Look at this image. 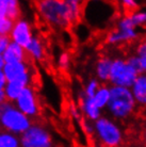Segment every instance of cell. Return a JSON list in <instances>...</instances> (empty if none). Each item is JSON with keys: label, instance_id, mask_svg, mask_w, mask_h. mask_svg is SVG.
<instances>
[{"label": "cell", "instance_id": "obj_10", "mask_svg": "<svg viewBox=\"0 0 146 147\" xmlns=\"http://www.w3.org/2000/svg\"><path fill=\"white\" fill-rule=\"evenodd\" d=\"M34 35L35 34L33 33V27L30 20L20 17L14 22V25L12 27L9 37H10L11 42L19 45L20 47L26 48Z\"/></svg>", "mask_w": 146, "mask_h": 147}, {"label": "cell", "instance_id": "obj_13", "mask_svg": "<svg viewBox=\"0 0 146 147\" xmlns=\"http://www.w3.org/2000/svg\"><path fill=\"white\" fill-rule=\"evenodd\" d=\"M130 90L137 105L146 107V74H140Z\"/></svg>", "mask_w": 146, "mask_h": 147}, {"label": "cell", "instance_id": "obj_24", "mask_svg": "<svg viewBox=\"0 0 146 147\" xmlns=\"http://www.w3.org/2000/svg\"><path fill=\"white\" fill-rule=\"evenodd\" d=\"M137 57H143L146 55V40H143L138 46H137V50H135V55Z\"/></svg>", "mask_w": 146, "mask_h": 147}, {"label": "cell", "instance_id": "obj_19", "mask_svg": "<svg viewBox=\"0 0 146 147\" xmlns=\"http://www.w3.org/2000/svg\"><path fill=\"white\" fill-rule=\"evenodd\" d=\"M0 147H20L19 136L0 129Z\"/></svg>", "mask_w": 146, "mask_h": 147}, {"label": "cell", "instance_id": "obj_5", "mask_svg": "<svg viewBox=\"0 0 146 147\" xmlns=\"http://www.w3.org/2000/svg\"><path fill=\"white\" fill-rule=\"evenodd\" d=\"M139 73L131 66L127 60L115 59L112 60L109 82L111 86H122L130 88Z\"/></svg>", "mask_w": 146, "mask_h": 147}, {"label": "cell", "instance_id": "obj_16", "mask_svg": "<svg viewBox=\"0 0 146 147\" xmlns=\"http://www.w3.org/2000/svg\"><path fill=\"white\" fill-rule=\"evenodd\" d=\"M111 65H112V60L108 57H101L96 63L95 69L97 78H98V80L102 81L103 83L109 81Z\"/></svg>", "mask_w": 146, "mask_h": 147}, {"label": "cell", "instance_id": "obj_3", "mask_svg": "<svg viewBox=\"0 0 146 147\" xmlns=\"http://www.w3.org/2000/svg\"><path fill=\"white\" fill-rule=\"evenodd\" d=\"M33 121L22 114L13 102L4 101L0 106V129L20 136Z\"/></svg>", "mask_w": 146, "mask_h": 147}, {"label": "cell", "instance_id": "obj_6", "mask_svg": "<svg viewBox=\"0 0 146 147\" xmlns=\"http://www.w3.org/2000/svg\"><path fill=\"white\" fill-rule=\"evenodd\" d=\"M20 147H52V136L44 125L32 123V125L19 136Z\"/></svg>", "mask_w": 146, "mask_h": 147}, {"label": "cell", "instance_id": "obj_14", "mask_svg": "<svg viewBox=\"0 0 146 147\" xmlns=\"http://www.w3.org/2000/svg\"><path fill=\"white\" fill-rule=\"evenodd\" d=\"M0 13L15 22L22 17V7L17 0H0Z\"/></svg>", "mask_w": 146, "mask_h": 147}, {"label": "cell", "instance_id": "obj_7", "mask_svg": "<svg viewBox=\"0 0 146 147\" xmlns=\"http://www.w3.org/2000/svg\"><path fill=\"white\" fill-rule=\"evenodd\" d=\"M2 73L7 82H19L26 86L32 85L34 70L30 61L4 64Z\"/></svg>", "mask_w": 146, "mask_h": 147}, {"label": "cell", "instance_id": "obj_33", "mask_svg": "<svg viewBox=\"0 0 146 147\" xmlns=\"http://www.w3.org/2000/svg\"><path fill=\"white\" fill-rule=\"evenodd\" d=\"M145 28H146V25H145Z\"/></svg>", "mask_w": 146, "mask_h": 147}, {"label": "cell", "instance_id": "obj_25", "mask_svg": "<svg viewBox=\"0 0 146 147\" xmlns=\"http://www.w3.org/2000/svg\"><path fill=\"white\" fill-rule=\"evenodd\" d=\"M10 37L9 36H3V35H0V57L3 55L5 48L7 47V45L10 44Z\"/></svg>", "mask_w": 146, "mask_h": 147}, {"label": "cell", "instance_id": "obj_9", "mask_svg": "<svg viewBox=\"0 0 146 147\" xmlns=\"http://www.w3.org/2000/svg\"><path fill=\"white\" fill-rule=\"evenodd\" d=\"M137 36H138L137 28L132 25L129 17L125 16L118 20L116 29L112 31L111 33H109V35L107 37V42L109 44L116 45L135 40Z\"/></svg>", "mask_w": 146, "mask_h": 147}, {"label": "cell", "instance_id": "obj_2", "mask_svg": "<svg viewBox=\"0 0 146 147\" xmlns=\"http://www.w3.org/2000/svg\"><path fill=\"white\" fill-rule=\"evenodd\" d=\"M110 98L107 105L109 113L116 119H126L131 116L137 108L131 90L122 86H110Z\"/></svg>", "mask_w": 146, "mask_h": 147}, {"label": "cell", "instance_id": "obj_23", "mask_svg": "<svg viewBox=\"0 0 146 147\" xmlns=\"http://www.w3.org/2000/svg\"><path fill=\"white\" fill-rule=\"evenodd\" d=\"M70 57L67 52H62L59 55L58 59V66L60 69L62 70H67L70 67Z\"/></svg>", "mask_w": 146, "mask_h": 147}, {"label": "cell", "instance_id": "obj_21", "mask_svg": "<svg viewBox=\"0 0 146 147\" xmlns=\"http://www.w3.org/2000/svg\"><path fill=\"white\" fill-rule=\"evenodd\" d=\"M129 19L131 20L132 25L138 28L140 26L146 25V11L144 12H133L132 14L128 15Z\"/></svg>", "mask_w": 146, "mask_h": 147}, {"label": "cell", "instance_id": "obj_29", "mask_svg": "<svg viewBox=\"0 0 146 147\" xmlns=\"http://www.w3.org/2000/svg\"><path fill=\"white\" fill-rule=\"evenodd\" d=\"M5 101V98H4V94L3 91H0V106Z\"/></svg>", "mask_w": 146, "mask_h": 147}, {"label": "cell", "instance_id": "obj_26", "mask_svg": "<svg viewBox=\"0 0 146 147\" xmlns=\"http://www.w3.org/2000/svg\"><path fill=\"white\" fill-rule=\"evenodd\" d=\"M123 4H124V7L126 9H128L132 13L135 12V10L138 9V3H137V1H135V0H124Z\"/></svg>", "mask_w": 146, "mask_h": 147}, {"label": "cell", "instance_id": "obj_32", "mask_svg": "<svg viewBox=\"0 0 146 147\" xmlns=\"http://www.w3.org/2000/svg\"><path fill=\"white\" fill-rule=\"evenodd\" d=\"M97 147H103V146H101V145H100V146H97Z\"/></svg>", "mask_w": 146, "mask_h": 147}, {"label": "cell", "instance_id": "obj_11", "mask_svg": "<svg viewBox=\"0 0 146 147\" xmlns=\"http://www.w3.org/2000/svg\"><path fill=\"white\" fill-rule=\"evenodd\" d=\"M28 60L34 62H43L46 58V49L44 43L37 35H34L28 46L25 48Z\"/></svg>", "mask_w": 146, "mask_h": 147}, {"label": "cell", "instance_id": "obj_8", "mask_svg": "<svg viewBox=\"0 0 146 147\" xmlns=\"http://www.w3.org/2000/svg\"><path fill=\"white\" fill-rule=\"evenodd\" d=\"M13 103L22 114H25L27 117L32 121L41 113L40 98L32 85L26 86Z\"/></svg>", "mask_w": 146, "mask_h": 147}, {"label": "cell", "instance_id": "obj_18", "mask_svg": "<svg viewBox=\"0 0 146 147\" xmlns=\"http://www.w3.org/2000/svg\"><path fill=\"white\" fill-rule=\"evenodd\" d=\"M109 98H110L109 86H107V85H100L99 88L97 90V92L95 93V95L92 97V100H93V102L95 105V107L101 111L103 108L107 107Z\"/></svg>", "mask_w": 146, "mask_h": 147}, {"label": "cell", "instance_id": "obj_20", "mask_svg": "<svg viewBox=\"0 0 146 147\" xmlns=\"http://www.w3.org/2000/svg\"><path fill=\"white\" fill-rule=\"evenodd\" d=\"M14 25V22L7 17L5 15L0 13V35L3 36H9L11 32L12 27Z\"/></svg>", "mask_w": 146, "mask_h": 147}, {"label": "cell", "instance_id": "obj_27", "mask_svg": "<svg viewBox=\"0 0 146 147\" xmlns=\"http://www.w3.org/2000/svg\"><path fill=\"white\" fill-rule=\"evenodd\" d=\"M140 61V67H141V74H146V55L138 57Z\"/></svg>", "mask_w": 146, "mask_h": 147}, {"label": "cell", "instance_id": "obj_30", "mask_svg": "<svg viewBox=\"0 0 146 147\" xmlns=\"http://www.w3.org/2000/svg\"><path fill=\"white\" fill-rule=\"evenodd\" d=\"M4 61H3V59H2V55L0 57V70H2V68H3V66H4Z\"/></svg>", "mask_w": 146, "mask_h": 147}, {"label": "cell", "instance_id": "obj_31", "mask_svg": "<svg viewBox=\"0 0 146 147\" xmlns=\"http://www.w3.org/2000/svg\"><path fill=\"white\" fill-rule=\"evenodd\" d=\"M143 141H144V144L146 146V127L144 128V132H143Z\"/></svg>", "mask_w": 146, "mask_h": 147}, {"label": "cell", "instance_id": "obj_4", "mask_svg": "<svg viewBox=\"0 0 146 147\" xmlns=\"http://www.w3.org/2000/svg\"><path fill=\"white\" fill-rule=\"evenodd\" d=\"M94 132L98 136L103 147H117L123 141V132L121 128L112 119L100 117L95 121Z\"/></svg>", "mask_w": 146, "mask_h": 147}, {"label": "cell", "instance_id": "obj_15", "mask_svg": "<svg viewBox=\"0 0 146 147\" xmlns=\"http://www.w3.org/2000/svg\"><path fill=\"white\" fill-rule=\"evenodd\" d=\"M80 107L82 112L90 121H96L100 117V110L95 107L92 98L84 97L82 94L80 95Z\"/></svg>", "mask_w": 146, "mask_h": 147}, {"label": "cell", "instance_id": "obj_17", "mask_svg": "<svg viewBox=\"0 0 146 147\" xmlns=\"http://www.w3.org/2000/svg\"><path fill=\"white\" fill-rule=\"evenodd\" d=\"M25 88L26 85H24L22 83H19V82H7L3 88L5 101L14 102Z\"/></svg>", "mask_w": 146, "mask_h": 147}, {"label": "cell", "instance_id": "obj_28", "mask_svg": "<svg viewBox=\"0 0 146 147\" xmlns=\"http://www.w3.org/2000/svg\"><path fill=\"white\" fill-rule=\"evenodd\" d=\"M7 83V80L4 78V75L2 73V70H0V91H3L4 85Z\"/></svg>", "mask_w": 146, "mask_h": 147}, {"label": "cell", "instance_id": "obj_22", "mask_svg": "<svg viewBox=\"0 0 146 147\" xmlns=\"http://www.w3.org/2000/svg\"><path fill=\"white\" fill-rule=\"evenodd\" d=\"M100 84L97 79H92V80L89 81V83L87 84L85 88H84L82 95L84 97H88V98H92L93 96L95 95V93L97 92V90L99 88Z\"/></svg>", "mask_w": 146, "mask_h": 147}, {"label": "cell", "instance_id": "obj_1", "mask_svg": "<svg viewBox=\"0 0 146 147\" xmlns=\"http://www.w3.org/2000/svg\"><path fill=\"white\" fill-rule=\"evenodd\" d=\"M37 15L53 28H67L77 22L82 14V3L78 0H41L35 2Z\"/></svg>", "mask_w": 146, "mask_h": 147}, {"label": "cell", "instance_id": "obj_12", "mask_svg": "<svg viewBox=\"0 0 146 147\" xmlns=\"http://www.w3.org/2000/svg\"><path fill=\"white\" fill-rule=\"evenodd\" d=\"M2 59H3L5 64L29 61L25 48L20 47L19 45L15 44L13 42H10V44L7 45V47L5 48L3 55H2Z\"/></svg>", "mask_w": 146, "mask_h": 147}]
</instances>
